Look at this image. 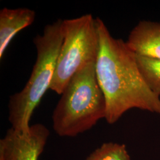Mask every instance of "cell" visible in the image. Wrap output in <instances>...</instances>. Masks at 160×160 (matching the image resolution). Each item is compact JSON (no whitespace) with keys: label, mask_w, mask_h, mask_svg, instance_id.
Wrapping results in <instances>:
<instances>
[{"label":"cell","mask_w":160,"mask_h":160,"mask_svg":"<svg viewBox=\"0 0 160 160\" xmlns=\"http://www.w3.org/2000/svg\"><path fill=\"white\" fill-rule=\"evenodd\" d=\"M62 20L45 27L43 33L34 38L37 58L31 75L23 90L10 98L8 120L11 128L28 131L30 119L46 91L50 88L63 42Z\"/></svg>","instance_id":"3957f363"},{"label":"cell","mask_w":160,"mask_h":160,"mask_svg":"<svg viewBox=\"0 0 160 160\" xmlns=\"http://www.w3.org/2000/svg\"><path fill=\"white\" fill-rule=\"evenodd\" d=\"M62 28L63 42L49 88L60 95L80 69L96 62L98 48L96 18L92 14L63 20Z\"/></svg>","instance_id":"277c9868"},{"label":"cell","mask_w":160,"mask_h":160,"mask_svg":"<svg viewBox=\"0 0 160 160\" xmlns=\"http://www.w3.org/2000/svg\"><path fill=\"white\" fill-rule=\"evenodd\" d=\"M98 48L96 71L106 103L105 119L114 124L130 109L160 116V98L144 80L135 54L126 42L115 39L100 18H96Z\"/></svg>","instance_id":"6da1fadb"},{"label":"cell","mask_w":160,"mask_h":160,"mask_svg":"<svg viewBox=\"0 0 160 160\" xmlns=\"http://www.w3.org/2000/svg\"><path fill=\"white\" fill-rule=\"evenodd\" d=\"M126 43L135 55L160 60V22H139Z\"/></svg>","instance_id":"8992f818"},{"label":"cell","mask_w":160,"mask_h":160,"mask_svg":"<svg viewBox=\"0 0 160 160\" xmlns=\"http://www.w3.org/2000/svg\"><path fill=\"white\" fill-rule=\"evenodd\" d=\"M36 12L28 8L11 9L3 8L0 11V59L15 36L34 22Z\"/></svg>","instance_id":"52a82bcc"},{"label":"cell","mask_w":160,"mask_h":160,"mask_svg":"<svg viewBox=\"0 0 160 160\" xmlns=\"http://www.w3.org/2000/svg\"><path fill=\"white\" fill-rule=\"evenodd\" d=\"M135 55L138 65L150 90L160 96V60Z\"/></svg>","instance_id":"ba28073f"},{"label":"cell","mask_w":160,"mask_h":160,"mask_svg":"<svg viewBox=\"0 0 160 160\" xmlns=\"http://www.w3.org/2000/svg\"><path fill=\"white\" fill-rule=\"evenodd\" d=\"M49 135L41 123L31 125L25 132L10 128L0 140V160H38Z\"/></svg>","instance_id":"5b68a950"},{"label":"cell","mask_w":160,"mask_h":160,"mask_svg":"<svg viewBox=\"0 0 160 160\" xmlns=\"http://www.w3.org/2000/svg\"><path fill=\"white\" fill-rule=\"evenodd\" d=\"M96 63L80 69L61 94L52 114L53 129L58 136L77 137L105 119L106 99L97 80Z\"/></svg>","instance_id":"7a4b0ae2"},{"label":"cell","mask_w":160,"mask_h":160,"mask_svg":"<svg viewBox=\"0 0 160 160\" xmlns=\"http://www.w3.org/2000/svg\"><path fill=\"white\" fill-rule=\"evenodd\" d=\"M86 160H131L125 144L106 142L96 149Z\"/></svg>","instance_id":"9c48e42d"}]
</instances>
